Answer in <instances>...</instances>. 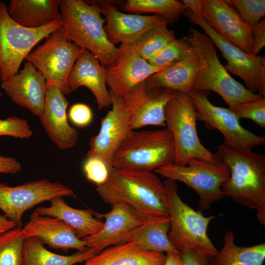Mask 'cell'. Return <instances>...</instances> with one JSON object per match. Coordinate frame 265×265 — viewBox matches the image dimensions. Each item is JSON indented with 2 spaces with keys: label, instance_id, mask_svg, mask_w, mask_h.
Listing matches in <instances>:
<instances>
[{
  "label": "cell",
  "instance_id": "6da1fadb",
  "mask_svg": "<svg viewBox=\"0 0 265 265\" xmlns=\"http://www.w3.org/2000/svg\"><path fill=\"white\" fill-rule=\"evenodd\" d=\"M96 186L102 199L110 206L126 204L149 218L169 215L164 185L152 172L111 166L106 182Z\"/></svg>",
  "mask_w": 265,
  "mask_h": 265
},
{
  "label": "cell",
  "instance_id": "7a4b0ae2",
  "mask_svg": "<svg viewBox=\"0 0 265 265\" xmlns=\"http://www.w3.org/2000/svg\"><path fill=\"white\" fill-rule=\"evenodd\" d=\"M217 154L227 165L229 179L221 186L223 196L256 211L259 222L265 226V157L252 151L234 149L224 143Z\"/></svg>",
  "mask_w": 265,
  "mask_h": 265
},
{
  "label": "cell",
  "instance_id": "3957f363",
  "mask_svg": "<svg viewBox=\"0 0 265 265\" xmlns=\"http://www.w3.org/2000/svg\"><path fill=\"white\" fill-rule=\"evenodd\" d=\"M60 28L67 40L93 54L105 68L119 56L109 41L100 7L90 0H61Z\"/></svg>",
  "mask_w": 265,
  "mask_h": 265
},
{
  "label": "cell",
  "instance_id": "277c9868",
  "mask_svg": "<svg viewBox=\"0 0 265 265\" xmlns=\"http://www.w3.org/2000/svg\"><path fill=\"white\" fill-rule=\"evenodd\" d=\"M187 37L199 60V71L192 90L217 93L234 112L241 104L261 97L231 76L220 62L214 45L207 34L190 28Z\"/></svg>",
  "mask_w": 265,
  "mask_h": 265
},
{
  "label": "cell",
  "instance_id": "5b68a950",
  "mask_svg": "<svg viewBox=\"0 0 265 265\" xmlns=\"http://www.w3.org/2000/svg\"><path fill=\"white\" fill-rule=\"evenodd\" d=\"M173 136L166 128L155 131L130 130L112 157L111 165L117 169L152 172L174 163Z\"/></svg>",
  "mask_w": 265,
  "mask_h": 265
},
{
  "label": "cell",
  "instance_id": "8992f818",
  "mask_svg": "<svg viewBox=\"0 0 265 265\" xmlns=\"http://www.w3.org/2000/svg\"><path fill=\"white\" fill-rule=\"evenodd\" d=\"M163 184L171 219L168 238L172 244L181 253L191 249L214 257L218 250L209 238L207 230L215 216H205L183 202L178 194L176 181L167 179Z\"/></svg>",
  "mask_w": 265,
  "mask_h": 265
},
{
  "label": "cell",
  "instance_id": "52a82bcc",
  "mask_svg": "<svg viewBox=\"0 0 265 265\" xmlns=\"http://www.w3.org/2000/svg\"><path fill=\"white\" fill-rule=\"evenodd\" d=\"M165 124L175 145V164L185 165L193 158L216 163H224L200 142L196 130V112L187 93L176 91L165 107Z\"/></svg>",
  "mask_w": 265,
  "mask_h": 265
},
{
  "label": "cell",
  "instance_id": "ba28073f",
  "mask_svg": "<svg viewBox=\"0 0 265 265\" xmlns=\"http://www.w3.org/2000/svg\"><path fill=\"white\" fill-rule=\"evenodd\" d=\"M61 26L55 21L38 28H27L10 16L7 5L0 2V80L16 74L26 55L33 47Z\"/></svg>",
  "mask_w": 265,
  "mask_h": 265
},
{
  "label": "cell",
  "instance_id": "9c48e42d",
  "mask_svg": "<svg viewBox=\"0 0 265 265\" xmlns=\"http://www.w3.org/2000/svg\"><path fill=\"white\" fill-rule=\"evenodd\" d=\"M147 88L144 82L138 85L126 99L111 93L112 108L101 120L98 133L91 137L87 158H97L108 166L119 144L130 131L132 111L145 96Z\"/></svg>",
  "mask_w": 265,
  "mask_h": 265
},
{
  "label": "cell",
  "instance_id": "30bf717a",
  "mask_svg": "<svg viewBox=\"0 0 265 265\" xmlns=\"http://www.w3.org/2000/svg\"><path fill=\"white\" fill-rule=\"evenodd\" d=\"M155 172L193 189L199 197L198 206L204 210L223 198L221 186L230 177L229 169L224 162L216 163L197 158L189 159L185 165L170 164Z\"/></svg>",
  "mask_w": 265,
  "mask_h": 265
},
{
  "label": "cell",
  "instance_id": "8fae6325",
  "mask_svg": "<svg viewBox=\"0 0 265 265\" xmlns=\"http://www.w3.org/2000/svg\"><path fill=\"white\" fill-rule=\"evenodd\" d=\"M83 50L65 37L60 27L49 36L44 43L26 57L44 77L46 88L54 85L64 95L70 93L68 78Z\"/></svg>",
  "mask_w": 265,
  "mask_h": 265
},
{
  "label": "cell",
  "instance_id": "7c38bea8",
  "mask_svg": "<svg viewBox=\"0 0 265 265\" xmlns=\"http://www.w3.org/2000/svg\"><path fill=\"white\" fill-rule=\"evenodd\" d=\"M187 94L194 106L197 121H203L208 129L221 132L226 145L237 150L248 151L265 144V137L242 127L239 118L230 108L211 103L208 99V91L193 90Z\"/></svg>",
  "mask_w": 265,
  "mask_h": 265
},
{
  "label": "cell",
  "instance_id": "4fadbf2b",
  "mask_svg": "<svg viewBox=\"0 0 265 265\" xmlns=\"http://www.w3.org/2000/svg\"><path fill=\"white\" fill-rule=\"evenodd\" d=\"M184 14L189 22L202 28L221 51L227 61L225 69L240 78L248 89L265 97V57L263 55L250 54L230 43L214 31L201 18L186 10Z\"/></svg>",
  "mask_w": 265,
  "mask_h": 265
},
{
  "label": "cell",
  "instance_id": "5bb4252c",
  "mask_svg": "<svg viewBox=\"0 0 265 265\" xmlns=\"http://www.w3.org/2000/svg\"><path fill=\"white\" fill-rule=\"evenodd\" d=\"M73 190L60 183L44 179L15 186L0 184V210L3 215L22 228V216L27 210L58 197H71Z\"/></svg>",
  "mask_w": 265,
  "mask_h": 265
},
{
  "label": "cell",
  "instance_id": "9a60e30c",
  "mask_svg": "<svg viewBox=\"0 0 265 265\" xmlns=\"http://www.w3.org/2000/svg\"><path fill=\"white\" fill-rule=\"evenodd\" d=\"M119 56L106 68V84L110 92L127 98L138 85L165 68L150 64L131 44H121Z\"/></svg>",
  "mask_w": 265,
  "mask_h": 265
},
{
  "label": "cell",
  "instance_id": "2e32d148",
  "mask_svg": "<svg viewBox=\"0 0 265 265\" xmlns=\"http://www.w3.org/2000/svg\"><path fill=\"white\" fill-rule=\"evenodd\" d=\"M202 19L218 35L252 54V35L238 11L223 0H201Z\"/></svg>",
  "mask_w": 265,
  "mask_h": 265
},
{
  "label": "cell",
  "instance_id": "e0dca14e",
  "mask_svg": "<svg viewBox=\"0 0 265 265\" xmlns=\"http://www.w3.org/2000/svg\"><path fill=\"white\" fill-rule=\"evenodd\" d=\"M111 207L107 213L95 212L98 218L105 219L104 226L97 233L82 238L87 248L94 249L98 253L109 246L123 243L132 231L150 218L126 204Z\"/></svg>",
  "mask_w": 265,
  "mask_h": 265
},
{
  "label": "cell",
  "instance_id": "ac0fdd59",
  "mask_svg": "<svg viewBox=\"0 0 265 265\" xmlns=\"http://www.w3.org/2000/svg\"><path fill=\"white\" fill-rule=\"evenodd\" d=\"M98 5L106 22L105 29L110 42L132 44L150 28L168 22L158 15H142L125 14L119 11L113 5L97 0H90Z\"/></svg>",
  "mask_w": 265,
  "mask_h": 265
},
{
  "label": "cell",
  "instance_id": "d6986e66",
  "mask_svg": "<svg viewBox=\"0 0 265 265\" xmlns=\"http://www.w3.org/2000/svg\"><path fill=\"white\" fill-rule=\"evenodd\" d=\"M1 82V88L13 102L40 116L44 106L46 83L44 77L31 63L25 62L22 70Z\"/></svg>",
  "mask_w": 265,
  "mask_h": 265
},
{
  "label": "cell",
  "instance_id": "ffe728a7",
  "mask_svg": "<svg viewBox=\"0 0 265 265\" xmlns=\"http://www.w3.org/2000/svg\"><path fill=\"white\" fill-rule=\"evenodd\" d=\"M64 95L56 86L46 88L43 110L39 117L50 139L62 150L73 147L78 138L77 131L68 121L69 102Z\"/></svg>",
  "mask_w": 265,
  "mask_h": 265
},
{
  "label": "cell",
  "instance_id": "44dd1931",
  "mask_svg": "<svg viewBox=\"0 0 265 265\" xmlns=\"http://www.w3.org/2000/svg\"><path fill=\"white\" fill-rule=\"evenodd\" d=\"M67 83L70 93L81 86L89 89L95 98L99 109L112 104L111 94L106 87V68L86 50H83L75 61Z\"/></svg>",
  "mask_w": 265,
  "mask_h": 265
},
{
  "label": "cell",
  "instance_id": "7402d4cb",
  "mask_svg": "<svg viewBox=\"0 0 265 265\" xmlns=\"http://www.w3.org/2000/svg\"><path fill=\"white\" fill-rule=\"evenodd\" d=\"M26 238L35 237L51 248L67 252L70 249L83 251L88 248L75 231L61 219L41 215L35 210L23 228Z\"/></svg>",
  "mask_w": 265,
  "mask_h": 265
},
{
  "label": "cell",
  "instance_id": "603a6c76",
  "mask_svg": "<svg viewBox=\"0 0 265 265\" xmlns=\"http://www.w3.org/2000/svg\"><path fill=\"white\" fill-rule=\"evenodd\" d=\"M199 68L198 55L191 47L182 59L151 75L145 82L148 88L163 87L187 93L193 89Z\"/></svg>",
  "mask_w": 265,
  "mask_h": 265
},
{
  "label": "cell",
  "instance_id": "cb8c5ba5",
  "mask_svg": "<svg viewBox=\"0 0 265 265\" xmlns=\"http://www.w3.org/2000/svg\"><path fill=\"white\" fill-rule=\"evenodd\" d=\"M165 260L164 253L128 242L105 248L86 261L84 265H164Z\"/></svg>",
  "mask_w": 265,
  "mask_h": 265
},
{
  "label": "cell",
  "instance_id": "d4e9b609",
  "mask_svg": "<svg viewBox=\"0 0 265 265\" xmlns=\"http://www.w3.org/2000/svg\"><path fill=\"white\" fill-rule=\"evenodd\" d=\"M50 201V206L37 208L36 212L41 215L61 219L75 231L80 239L97 233L104 226V222L94 217L95 212L91 209L71 207L61 197L54 198Z\"/></svg>",
  "mask_w": 265,
  "mask_h": 265
},
{
  "label": "cell",
  "instance_id": "484cf974",
  "mask_svg": "<svg viewBox=\"0 0 265 265\" xmlns=\"http://www.w3.org/2000/svg\"><path fill=\"white\" fill-rule=\"evenodd\" d=\"M60 2L61 0H11L8 12L19 25L38 28L60 21Z\"/></svg>",
  "mask_w": 265,
  "mask_h": 265
},
{
  "label": "cell",
  "instance_id": "4316f807",
  "mask_svg": "<svg viewBox=\"0 0 265 265\" xmlns=\"http://www.w3.org/2000/svg\"><path fill=\"white\" fill-rule=\"evenodd\" d=\"M175 92L163 87H148L145 97L131 113L130 130L150 125L166 126L165 107Z\"/></svg>",
  "mask_w": 265,
  "mask_h": 265
},
{
  "label": "cell",
  "instance_id": "83f0119b",
  "mask_svg": "<svg viewBox=\"0 0 265 265\" xmlns=\"http://www.w3.org/2000/svg\"><path fill=\"white\" fill-rule=\"evenodd\" d=\"M170 217H153L132 231L124 243L133 242L146 250L159 253L179 251L168 238ZM180 252V251H179Z\"/></svg>",
  "mask_w": 265,
  "mask_h": 265
},
{
  "label": "cell",
  "instance_id": "f1b7e54d",
  "mask_svg": "<svg viewBox=\"0 0 265 265\" xmlns=\"http://www.w3.org/2000/svg\"><path fill=\"white\" fill-rule=\"evenodd\" d=\"M93 248H88L69 256L52 252L35 237L26 238L24 245V265H74L86 262L97 255Z\"/></svg>",
  "mask_w": 265,
  "mask_h": 265
},
{
  "label": "cell",
  "instance_id": "f546056e",
  "mask_svg": "<svg viewBox=\"0 0 265 265\" xmlns=\"http://www.w3.org/2000/svg\"><path fill=\"white\" fill-rule=\"evenodd\" d=\"M231 231L224 236V244L213 257L214 265H263L265 260V243L251 246H238Z\"/></svg>",
  "mask_w": 265,
  "mask_h": 265
},
{
  "label": "cell",
  "instance_id": "4dcf8cb0",
  "mask_svg": "<svg viewBox=\"0 0 265 265\" xmlns=\"http://www.w3.org/2000/svg\"><path fill=\"white\" fill-rule=\"evenodd\" d=\"M123 9L128 12L152 13L173 24L186 10L182 1L177 0H127Z\"/></svg>",
  "mask_w": 265,
  "mask_h": 265
},
{
  "label": "cell",
  "instance_id": "1f68e13d",
  "mask_svg": "<svg viewBox=\"0 0 265 265\" xmlns=\"http://www.w3.org/2000/svg\"><path fill=\"white\" fill-rule=\"evenodd\" d=\"M176 38L175 32L168 29L167 25L162 24L150 28L132 44L147 61Z\"/></svg>",
  "mask_w": 265,
  "mask_h": 265
},
{
  "label": "cell",
  "instance_id": "d6a6232c",
  "mask_svg": "<svg viewBox=\"0 0 265 265\" xmlns=\"http://www.w3.org/2000/svg\"><path fill=\"white\" fill-rule=\"evenodd\" d=\"M26 238L22 228L16 227L0 235V265H24Z\"/></svg>",
  "mask_w": 265,
  "mask_h": 265
},
{
  "label": "cell",
  "instance_id": "836d02e7",
  "mask_svg": "<svg viewBox=\"0 0 265 265\" xmlns=\"http://www.w3.org/2000/svg\"><path fill=\"white\" fill-rule=\"evenodd\" d=\"M191 47L187 36L176 38L147 61L153 65L166 68L182 59Z\"/></svg>",
  "mask_w": 265,
  "mask_h": 265
},
{
  "label": "cell",
  "instance_id": "e575fe53",
  "mask_svg": "<svg viewBox=\"0 0 265 265\" xmlns=\"http://www.w3.org/2000/svg\"><path fill=\"white\" fill-rule=\"evenodd\" d=\"M238 12L243 22L252 27L265 15V0H226Z\"/></svg>",
  "mask_w": 265,
  "mask_h": 265
},
{
  "label": "cell",
  "instance_id": "d590c367",
  "mask_svg": "<svg viewBox=\"0 0 265 265\" xmlns=\"http://www.w3.org/2000/svg\"><path fill=\"white\" fill-rule=\"evenodd\" d=\"M234 112L239 119H251L261 128H265V97L241 104Z\"/></svg>",
  "mask_w": 265,
  "mask_h": 265
},
{
  "label": "cell",
  "instance_id": "8d00e7d4",
  "mask_svg": "<svg viewBox=\"0 0 265 265\" xmlns=\"http://www.w3.org/2000/svg\"><path fill=\"white\" fill-rule=\"evenodd\" d=\"M32 134L33 131L26 119L17 116L0 119V136L28 139Z\"/></svg>",
  "mask_w": 265,
  "mask_h": 265
},
{
  "label": "cell",
  "instance_id": "74e56055",
  "mask_svg": "<svg viewBox=\"0 0 265 265\" xmlns=\"http://www.w3.org/2000/svg\"><path fill=\"white\" fill-rule=\"evenodd\" d=\"M111 167L99 158H90L85 161L83 169L87 179L96 186L106 182Z\"/></svg>",
  "mask_w": 265,
  "mask_h": 265
},
{
  "label": "cell",
  "instance_id": "f35d334b",
  "mask_svg": "<svg viewBox=\"0 0 265 265\" xmlns=\"http://www.w3.org/2000/svg\"><path fill=\"white\" fill-rule=\"evenodd\" d=\"M68 117L74 125L84 127L91 123L93 115L91 108L88 106L82 103H77L70 107Z\"/></svg>",
  "mask_w": 265,
  "mask_h": 265
},
{
  "label": "cell",
  "instance_id": "ab89813d",
  "mask_svg": "<svg viewBox=\"0 0 265 265\" xmlns=\"http://www.w3.org/2000/svg\"><path fill=\"white\" fill-rule=\"evenodd\" d=\"M184 265H214L213 257L199 254L191 249L182 252Z\"/></svg>",
  "mask_w": 265,
  "mask_h": 265
},
{
  "label": "cell",
  "instance_id": "60d3db41",
  "mask_svg": "<svg viewBox=\"0 0 265 265\" xmlns=\"http://www.w3.org/2000/svg\"><path fill=\"white\" fill-rule=\"evenodd\" d=\"M252 35V54L256 55L265 46V20L251 27Z\"/></svg>",
  "mask_w": 265,
  "mask_h": 265
},
{
  "label": "cell",
  "instance_id": "b9f144b4",
  "mask_svg": "<svg viewBox=\"0 0 265 265\" xmlns=\"http://www.w3.org/2000/svg\"><path fill=\"white\" fill-rule=\"evenodd\" d=\"M22 169L21 163L15 158L0 154V173L15 174Z\"/></svg>",
  "mask_w": 265,
  "mask_h": 265
},
{
  "label": "cell",
  "instance_id": "7bdbcfd3",
  "mask_svg": "<svg viewBox=\"0 0 265 265\" xmlns=\"http://www.w3.org/2000/svg\"><path fill=\"white\" fill-rule=\"evenodd\" d=\"M186 10L193 15L202 18L203 10L201 0H183Z\"/></svg>",
  "mask_w": 265,
  "mask_h": 265
},
{
  "label": "cell",
  "instance_id": "ee69618b",
  "mask_svg": "<svg viewBox=\"0 0 265 265\" xmlns=\"http://www.w3.org/2000/svg\"><path fill=\"white\" fill-rule=\"evenodd\" d=\"M164 265H184L180 252H170L166 254Z\"/></svg>",
  "mask_w": 265,
  "mask_h": 265
},
{
  "label": "cell",
  "instance_id": "f6af8a7d",
  "mask_svg": "<svg viewBox=\"0 0 265 265\" xmlns=\"http://www.w3.org/2000/svg\"><path fill=\"white\" fill-rule=\"evenodd\" d=\"M16 227V225L14 222L4 215L0 214V235Z\"/></svg>",
  "mask_w": 265,
  "mask_h": 265
}]
</instances>
